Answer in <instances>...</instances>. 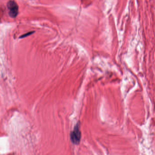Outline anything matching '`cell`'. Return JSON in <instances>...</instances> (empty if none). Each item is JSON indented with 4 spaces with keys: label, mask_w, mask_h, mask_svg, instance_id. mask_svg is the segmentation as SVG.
Instances as JSON below:
<instances>
[{
    "label": "cell",
    "mask_w": 155,
    "mask_h": 155,
    "mask_svg": "<svg viewBox=\"0 0 155 155\" xmlns=\"http://www.w3.org/2000/svg\"><path fill=\"white\" fill-rule=\"evenodd\" d=\"M8 13L11 18H15L18 14L19 8L16 3L14 1H10L7 4Z\"/></svg>",
    "instance_id": "6da1fadb"
},
{
    "label": "cell",
    "mask_w": 155,
    "mask_h": 155,
    "mask_svg": "<svg viewBox=\"0 0 155 155\" xmlns=\"http://www.w3.org/2000/svg\"><path fill=\"white\" fill-rule=\"evenodd\" d=\"M71 140L75 144H78L80 141L81 133L79 130V126L77 125L74 128V130L71 133Z\"/></svg>",
    "instance_id": "7a4b0ae2"
},
{
    "label": "cell",
    "mask_w": 155,
    "mask_h": 155,
    "mask_svg": "<svg viewBox=\"0 0 155 155\" xmlns=\"http://www.w3.org/2000/svg\"><path fill=\"white\" fill-rule=\"evenodd\" d=\"M33 32H28V33H26V34H25L23 35L22 36H21L19 38H23L27 37V36H29L30 35L32 34Z\"/></svg>",
    "instance_id": "3957f363"
}]
</instances>
